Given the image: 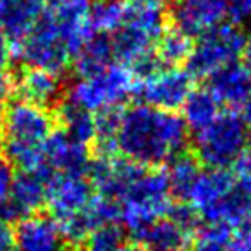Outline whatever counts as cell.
<instances>
[{"label":"cell","mask_w":251,"mask_h":251,"mask_svg":"<svg viewBox=\"0 0 251 251\" xmlns=\"http://www.w3.org/2000/svg\"><path fill=\"white\" fill-rule=\"evenodd\" d=\"M119 220L140 239L148 227L164 219L172 206L167 176L158 169L143 167L117 198Z\"/></svg>","instance_id":"7a4b0ae2"},{"label":"cell","mask_w":251,"mask_h":251,"mask_svg":"<svg viewBox=\"0 0 251 251\" xmlns=\"http://www.w3.org/2000/svg\"><path fill=\"white\" fill-rule=\"evenodd\" d=\"M77 77L93 76L114 64V49L108 36H91L73 57Z\"/></svg>","instance_id":"ffe728a7"},{"label":"cell","mask_w":251,"mask_h":251,"mask_svg":"<svg viewBox=\"0 0 251 251\" xmlns=\"http://www.w3.org/2000/svg\"><path fill=\"white\" fill-rule=\"evenodd\" d=\"M12 181H14V169H12V164L4 155H0V203H4L5 200H7Z\"/></svg>","instance_id":"f1b7e54d"},{"label":"cell","mask_w":251,"mask_h":251,"mask_svg":"<svg viewBox=\"0 0 251 251\" xmlns=\"http://www.w3.org/2000/svg\"><path fill=\"white\" fill-rule=\"evenodd\" d=\"M227 248L229 251H251V229H241L232 232Z\"/></svg>","instance_id":"4dcf8cb0"},{"label":"cell","mask_w":251,"mask_h":251,"mask_svg":"<svg viewBox=\"0 0 251 251\" xmlns=\"http://www.w3.org/2000/svg\"><path fill=\"white\" fill-rule=\"evenodd\" d=\"M127 0H91L90 21L93 31L100 35H114L124 26Z\"/></svg>","instance_id":"484cf974"},{"label":"cell","mask_w":251,"mask_h":251,"mask_svg":"<svg viewBox=\"0 0 251 251\" xmlns=\"http://www.w3.org/2000/svg\"><path fill=\"white\" fill-rule=\"evenodd\" d=\"M16 47L18 50H14V53L25 66L55 74L66 71L73 59L49 11H45L35 28L21 42L16 43Z\"/></svg>","instance_id":"8992f818"},{"label":"cell","mask_w":251,"mask_h":251,"mask_svg":"<svg viewBox=\"0 0 251 251\" xmlns=\"http://www.w3.org/2000/svg\"><path fill=\"white\" fill-rule=\"evenodd\" d=\"M47 11V0H0V26L12 42H21Z\"/></svg>","instance_id":"ac0fdd59"},{"label":"cell","mask_w":251,"mask_h":251,"mask_svg":"<svg viewBox=\"0 0 251 251\" xmlns=\"http://www.w3.org/2000/svg\"><path fill=\"white\" fill-rule=\"evenodd\" d=\"M241 119H243L244 126H246V129L251 133V98L243 105V115H241Z\"/></svg>","instance_id":"8d00e7d4"},{"label":"cell","mask_w":251,"mask_h":251,"mask_svg":"<svg viewBox=\"0 0 251 251\" xmlns=\"http://www.w3.org/2000/svg\"><path fill=\"white\" fill-rule=\"evenodd\" d=\"M246 33L232 23H224L200 36L188 59V71L195 77H210L213 73L237 62L243 53Z\"/></svg>","instance_id":"5b68a950"},{"label":"cell","mask_w":251,"mask_h":251,"mask_svg":"<svg viewBox=\"0 0 251 251\" xmlns=\"http://www.w3.org/2000/svg\"><path fill=\"white\" fill-rule=\"evenodd\" d=\"M208 90L215 95L220 105L243 107L251 98V69L246 64L234 62L213 73Z\"/></svg>","instance_id":"2e32d148"},{"label":"cell","mask_w":251,"mask_h":251,"mask_svg":"<svg viewBox=\"0 0 251 251\" xmlns=\"http://www.w3.org/2000/svg\"><path fill=\"white\" fill-rule=\"evenodd\" d=\"M246 143L248 129L241 115L226 110L206 127L195 133V157L208 169H227L234 165Z\"/></svg>","instance_id":"277c9868"},{"label":"cell","mask_w":251,"mask_h":251,"mask_svg":"<svg viewBox=\"0 0 251 251\" xmlns=\"http://www.w3.org/2000/svg\"><path fill=\"white\" fill-rule=\"evenodd\" d=\"M241 57L244 59V64L251 69V29L244 35V45H243V53Z\"/></svg>","instance_id":"d590c367"},{"label":"cell","mask_w":251,"mask_h":251,"mask_svg":"<svg viewBox=\"0 0 251 251\" xmlns=\"http://www.w3.org/2000/svg\"><path fill=\"white\" fill-rule=\"evenodd\" d=\"M0 251H16L12 229L4 222H0Z\"/></svg>","instance_id":"836d02e7"},{"label":"cell","mask_w":251,"mask_h":251,"mask_svg":"<svg viewBox=\"0 0 251 251\" xmlns=\"http://www.w3.org/2000/svg\"><path fill=\"white\" fill-rule=\"evenodd\" d=\"M193 50V40L181 29H165L157 40L155 57L160 66L179 67L182 62H188Z\"/></svg>","instance_id":"d4e9b609"},{"label":"cell","mask_w":251,"mask_h":251,"mask_svg":"<svg viewBox=\"0 0 251 251\" xmlns=\"http://www.w3.org/2000/svg\"><path fill=\"white\" fill-rule=\"evenodd\" d=\"M14 55V49H12V40L7 36V33L0 26V69L7 71L9 64Z\"/></svg>","instance_id":"1f68e13d"},{"label":"cell","mask_w":251,"mask_h":251,"mask_svg":"<svg viewBox=\"0 0 251 251\" xmlns=\"http://www.w3.org/2000/svg\"><path fill=\"white\" fill-rule=\"evenodd\" d=\"M90 5L91 0H64L49 9V14L73 57L95 33L90 21Z\"/></svg>","instance_id":"7c38bea8"},{"label":"cell","mask_w":251,"mask_h":251,"mask_svg":"<svg viewBox=\"0 0 251 251\" xmlns=\"http://www.w3.org/2000/svg\"><path fill=\"white\" fill-rule=\"evenodd\" d=\"M53 133V117L45 107L16 100L4 112V145L43 147Z\"/></svg>","instance_id":"ba28073f"},{"label":"cell","mask_w":251,"mask_h":251,"mask_svg":"<svg viewBox=\"0 0 251 251\" xmlns=\"http://www.w3.org/2000/svg\"><path fill=\"white\" fill-rule=\"evenodd\" d=\"M174 25L188 36H203L230 16L229 0H177Z\"/></svg>","instance_id":"30bf717a"},{"label":"cell","mask_w":251,"mask_h":251,"mask_svg":"<svg viewBox=\"0 0 251 251\" xmlns=\"http://www.w3.org/2000/svg\"><path fill=\"white\" fill-rule=\"evenodd\" d=\"M138 241H141L150 250H184L193 241V236H189L184 229H181L174 220L165 215L164 219L148 227L147 232Z\"/></svg>","instance_id":"603a6c76"},{"label":"cell","mask_w":251,"mask_h":251,"mask_svg":"<svg viewBox=\"0 0 251 251\" xmlns=\"http://www.w3.org/2000/svg\"><path fill=\"white\" fill-rule=\"evenodd\" d=\"M14 90V77L7 73V71L0 69V101L7 98Z\"/></svg>","instance_id":"e575fe53"},{"label":"cell","mask_w":251,"mask_h":251,"mask_svg":"<svg viewBox=\"0 0 251 251\" xmlns=\"http://www.w3.org/2000/svg\"><path fill=\"white\" fill-rule=\"evenodd\" d=\"M165 0H127L124 26L136 28L158 40L165 31Z\"/></svg>","instance_id":"d6986e66"},{"label":"cell","mask_w":251,"mask_h":251,"mask_svg":"<svg viewBox=\"0 0 251 251\" xmlns=\"http://www.w3.org/2000/svg\"><path fill=\"white\" fill-rule=\"evenodd\" d=\"M59 2H64V0H52V4H59Z\"/></svg>","instance_id":"60d3db41"},{"label":"cell","mask_w":251,"mask_h":251,"mask_svg":"<svg viewBox=\"0 0 251 251\" xmlns=\"http://www.w3.org/2000/svg\"><path fill=\"white\" fill-rule=\"evenodd\" d=\"M236 182V176L227 169H210L201 171L196 184L188 196V205L196 212L200 220L205 222L215 206L224 200Z\"/></svg>","instance_id":"9a60e30c"},{"label":"cell","mask_w":251,"mask_h":251,"mask_svg":"<svg viewBox=\"0 0 251 251\" xmlns=\"http://www.w3.org/2000/svg\"><path fill=\"white\" fill-rule=\"evenodd\" d=\"M43 157L52 174H86L91 162L88 145L74 141L64 131L50 134L43 145Z\"/></svg>","instance_id":"5bb4252c"},{"label":"cell","mask_w":251,"mask_h":251,"mask_svg":"<svg viewBox=\"0 0 251 251\" xmlns=\"http://www.w3.org/2000/svg\"><path fill=\"white\" fill-rule=\"evenodd\" d=\"M234 167H236V177L241 181L251 182V141H248L246 147L241 150L239 157L234 162Z\"/></svg>","instance_id":"f546056e"},{"label":"cell","mask_w":251,"mask_h":251,"mask_svg":"<svg viewBox=\"0 0 251 251\" xmlns=\"http://www.w3.org/2000/svg\"><path fill=\"white\" fill-rule=\"evenodd\" d=\"M230 236H232L230 230L217 226H206L198 243L193 246V251H229L227 243H229Z\"/></svg>","instance_id":"83f0119b"},{"label":"cell","mask_w":251,"mask_h":251,"mask_svg":"<svg viewBox=\"0 0 251 251\" xmlns=\"http://www.w3.org/2000/svg\"><path fill=\"white\" fill-rule=\"evenodd\" d=\"M200 174H201V169H200V162L195 155L182 151V153L176 155L174 158H171L165 176H167V182L172 196L188 200L189 193H191L193 186L198 181Z\"/></svg>","instance_id":"7402d4cb"},{"label":"cell","mask_w":251,"mask_h":251,"mask_svg":"<svg viewBox=\"0 0 251 251\" xmlns=\"http://www.w3.org/2000/svg\"><path fill=\"white\" fill-rule=\"evenodd\" d=\"M93 196V186L84 174H52L47 182V203L55 222L73 219Z\"/></svg>","instance_id":"9c48e42d"},{"label":"cell","mask_w":251,"mask_h":251,"mask_svg":"<svg viewBox=\"0 0 251 251\" xmlns=\"http://www.w3.org/2000/svg\"><path fill=\"white\" fill-rule=\"evenodd\" d=\"M16 251H66L67 241L50 215L33 213L18 220L12 230Z\"/></svg>","instance_id":"8fae6325"},{"label":"cell","mask_w":251,"mask_h":251,"mask_svg":"<svg viewBox=\"0 0 251 251\" xmlns=\"http://www.w3.org/2000/svg\"><path fill=\"white\" fill-rule=\"evenodd\" d=\"M59 119L62 124V131L74 141L90 145L95 140V134H97L95 114L66 100V103H62L59 108Z\"/></svg>","instance_id":"cb8c5ba5"},{"label":"cell","mask_w":251,"mask_h":251,"mask_svg":"<svg viewBox=\"0 0 251 251\" xmlns=\"http://www.w3.org/2000/svg\"><path fill=\"white\" fill-rule=\"evenodd\" d=\"M176 2H177V0H176Z\"/></svg>","instance_id":"b9f144b4"},{"label":"cell","mask_w":251,"mask_h":251,"mask_svg":"<svg viewBox=\"0 0 251 251\" xmlns=\"http://www.w3.org/2000/svg\"><path fill=\"white\" fill-rule=\"evenodd\" d=\"M4 105H2V101H0V143H2V136H4Z\"/></svg>","instance_id":"f35d334b"},{"label":"cell","mask_w":251,"mask_h":251,"mask_svg":"<svg viewBox=\"0 0 251 251\" xmlns=\"http://www.w3.org/2000/svg\"><path fill=\"white\" fill-rule=\"evenodd\" d=\"M195 90V76L182 67L160 66L136 79L134 93L145 105L176 112Z\"/></svg>","instance_id":"52a82bcc"},{"label":"cell","mask_w":251,"mask_h":251,"mask_svg":"<svg viewBox=\"0 0 251 251\" xmlns=\"http://www.w3.org/2000/svg\"><path fill=\"white\" fill-rule=\"evenodd\" d=\"M121 251H147L143 248V244H140V243H129V241H127V243L124 244V248H122Z\"/></svg>","instance_id":"74e56055"},{"label":"cell","mask_w":251,"mask_h":251,"mask_svg":"<svg viewBox=\"0 0 251 251\" xmlns=\"http://www.w3.org/2000/svg\"><path fill=\"white\" fill-rule=\"evenodd\" d=\"M143 165H138L127 158H119L117 155H97L91 158L90 182L100 195L117 200L127 184L140 174Z\"/></svg>","instance_id":"4fadbf2b"},{"label":"cell","mask_w":251,"mask_h":251,"mask_svg":"<svg viewBox=\"0 0 251 251\" xmlns=\"http://www.w3.org/2000/svg\"><path fill=\"white\" fill-rule=\"evenodd\" d=\"M189 131L181 115L150 105H133L121 112L117 151L143 167H155L182 153Z\"/></svg>","instance_id":"6da1fadb"},{"label":"cell","mask_w":251,"mask_h":251,"mask_svg":"<svg viewBox=\"0 0 251 251\" xmlns=\"http://www.w3.org/2000/svg\"><path fill=\"white\" fill-rule=\"evenodd\" d=\"M136 90V74L122 64H112L93 76L77 77L67 93V101L91 112L121 108Z\"/></svg>","instance_id":"3957f363"},{"label":"cell","mask_w":251,"mask_h":251,"mask_svg":"<svg viewBox=\"0 0 251 251\" xmlns=\"http://www.w3.org/2000/svg\"><path fill=\"white\" fill-rule=\"evenodd\" d=\"M127 243V230L122 226L105 224L95 227L83 241L84 251H121Z\"/></svg>","instance_id":"4316f807"},{"label":"cell","mask_w":251,"mask_h":251,"mask_svg":"<svg viewBox=\"0 0 251 251\" xmlns=\"http://www.w3.org/2000/svg\"><path fill=\"white\" fill-rule=\"evenodd\" d=\"M181 108L182 121H184L188 131H193V133H198L203 127H206L222 112L220 101L217 100L215 95L208 88H205V90H193Z\"/></svg>","instance_id":"44dd1931"},{"label":"cell","mask_w":251,"mask_h":251,"mask_svg":"<svg viewBox=\"0 0 251 251\" xmlns=\"http://www.w3.org/2000/svg\"><path fill=\"white\" fill-rule=\"evenodd\" d=\"M150 251H184V250H150Z\"/></svg>","instance_id":"ab89813d"},{"label":"cell","mask_w":251,"mask_h":251,"mask_svg":"<svg viewBox=\"0 0 251 251\" xmlns=\"http://www.w3.org/2000/svg\"><path fill=\"white\" fill-rule=\"evenodd\" d=\"M229 5L236 19H251V0H229Z\"/></svg>","instance_id":"d6a6232c"},{"label":"cell","mask_w":251,"mask_h":251,"mask_svg":"<svg viewBox=\"0 0 251 251\" xmlns=\"http://www.w3.org/2000/svg\"><path fill=\"white\" fill-rule=\"evenodd\" d=\"M14 90L21 97L19 100L47 108L60 100L64 93V83L60 74L28 67L25 73L19 74L18 79H14Z\"/></svg>","instance_id":"e0dca14e"}]
</instances>
